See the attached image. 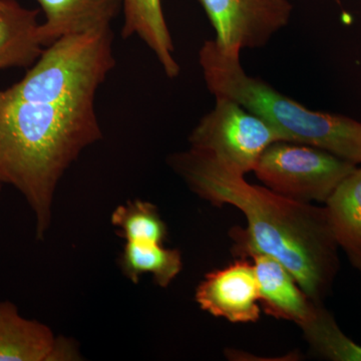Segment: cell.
<instances>
[{
    "instance_id": "obj_1",
    "label": "cell",
    "mask_w": 361,
    "mask_h": 361,
    "mask_svg": "<svg viewBox=\"0 0 361 361\" xmlns=\"http://www.w3.org/2000/svg\"><path fill=\"white\" fill-rule=\"evenodd\" d=\"M171 164L202 198L236 207L245 215L248 228L235 235L239 255L258 252L276 259L308 298L320 304L339 269L338 245L325 207L249 184L245 175L191 148L173 157Z\"/></svg>"
},
{
    "instance_id": "obj_2",
    "label": "cell",
    "mask_w": 361,
    "mask_h": 361,
    "mask_svg": "<svg viewBox=\"0 0 361 361\" xmlns=\"http://www.w3.org/2000/svg\"><path fill=\"white\" fill-rule=\"evenodd\" d=\"M101 137L94 102L33 103L0 90V183L18 189L32 207L39 238L49 228L59 180Z\"/></svg>"
},
{
    "instance_id": "obj_3",
    "label": "cell",
    "mask_w": 361,
    "mask_h": 361,
    "mask_svg": "<svg viewBox=\"0 0 361 361\" xmlns=\"http://www.w3.org/2000/svg\"><path fill=\"white\" fill-rule=\"evenodd\" d=\"M199 63L209 92L241 104L270 125L283 142L308 145L339 158L361 164V122L310 110L258 78L247 75L240 54L223 51L207 40L199 51Z\"/></svg>"
},
{
    "instance_id": "obj_4",
    "label": "cell",
    "mask_w": 361,
    "mask_h": 361,
    "mask_svg": "<svg viewBox=\"0 0 361 361\" xmlns=\"http://www.w3.org/2000/svg\"><path fill=\"white\" fill-rule=\"evenodd\" d=\"M111 30L68 35L44 47L23 80L4 92L33 103L94 102L115 68Z\"/></svg>"
},
{
    "instance_id": "obj_5",
    "label": "cell",
    "mask_w": 361,
    "mask_h": 361,
    "mask_svg": "<svg viewBox=\"0 0 361 361\" xmlns=\"http://www.w3.org/2000/svg\"><path fill=\"white\" fill-rule=\"evenodd\" d=\"M356 167L324 149L280 141L265 149L253 172L275 193L304 203H325Z\"/></svg>"
},
{
    "instance_id": "obj_6",
    "label": "cell",
    "mask_w": 361,
    "mask_h": 361,
    "mask_svg": "<svg viewBox=\"0 0 361 361\" xmlns=\"http://www.w3.org/2000/svg\"><path fill=\"white\" fill-rule=\"evenodd\" d=\"M282 141L276 130L237 102L216 97L189 137L191 149L215 157L237 172H253L265 149Z\"/></svg>"
},
{
    "instance_id": "obj_7",
    "label": "cell",
    "mask_w": 361,
    "mask_h": 361,
    "mask_svg": "<svg viewBox=\"0 0 361 361\" xmlns=\"http://www.w3.org/2000/svg\"><path fill=\"white\" fill-rule=\"evenodd\" d=\"M216 32L215 42L228 54L268 44L290 21L289 0H198Z\"/></svg>"
},
{
    "instance_id": "obj_8",
    "label": "cell",
    "mask_w": 361,
    "mask_h": 361,
    "mask_svg": "<svg viewBox=\"0 0 361 361\" xmlns=\"http://www.w3.org/2000/svg\"><path fill=\"white\" fill-rule=\"evenodd\" d=\"M202 310L231 322H256L260 317L254 265L238 260L207 275L196 292Z\"/></svg>"
},
{
    "instance_id": "obj_9",
    "label": "cell",
    "mask_w": 361,
    "mask_h": 361,
    "mask_svg": "<svg viewBox=\"0 0 361 361\" xmlns=\"http://www.w3.org/2000/svg\"><path fill=\"white\" fill-rule=\"evenodd\" d=\"M68 341L56 338L49 327L21 317L8 301L0 302V361L73 360Z\"/></svg>"
},
{
    "instance_id": "obj_10",
    "label": "cell",
    "mask_w": 361,
    "mask_h": 361,
    "mask_svg": "<svg viewBox=\"0 0 361 361\" xmlns=\"http://www.w3.org/2000/svg\"><path fill=\"white\" fill-rule=\"evenodd\" d=\"M44 14L39 35L44 47L61 37L110 30L123 0H35Z\"/></svg>"
},
{
    "instance_id": "obj_11",
    "label": "cell",
    "mask_w": 361,
    "mask_h": 361,
    "mask_svg": "<svg viewBox=\"0 0 361 361\" xmlns=\"http://www.w3.org/2000/svg\"><path fill=\"white\" fill-rule=\"evenodd\" d=\"M245 257L253 259L259 302L266 313L280 319L290 320L299 326L307 322L318 304L308 298L291 273L267 254L252 252Z\"/></svg>"
},
{
    "instance_id": "obj_12",
    "label": "cell",
    "mask_w": 361,
    "mask_h": 361,
    "mask_svg": "<svg viewBox=\"0 0 361 361\" xmlns=\"http://www.w3.org/2000/svg\"><path fill=\"white\" fill-rule=\"evenodd\" d=\"M39 11L26 8L16 0L0 4V71L30 68L44 47L39 35Z\"/></svg>"
},
{
    "instance_id": "obj_13",
    "label": "cell",
    "mask_w": 361,
    "mask_h": 361,
    "mask_svg": "<svg viewBox=\"0 0 361 361\" xmlns=\"http://www.w3.org/2000/svg\"><path fill=\"white\" fill-rule=\"evenodd\" d=\"M123 39L139 37L155 54L168 78L179 75L180 66L161 7V0H123Z\"/></svg>"
},
{
    "instance_id": "obj_14",
    "label": "cell",
    "mask_w": 361,
    "mask_h": 361,
    "mask_svg": "<svg viewBox=\"0 0 361 361\" xmlns=\"http://www.w3.org/2000/svg\"><path fill=\"white\" fill-rule=\"evenodd\" d=\"M325 204L337 245L361 273V168L349 173Z\"/></svg>"
},
{
    "instance_id": "obj_15",
    "label": "cell",
    "mask_w": 361,
    "mask_h": 361,
    "mask_svg": "<svg viewBox=\"0 0 361 361\" xmlns=\"http://www.w3.org/2000/svg\"><path fill=\"white\" fill-rule=\"evenodd\" d=\"M121 267L134 283L144 273H152L157 283L168 286L182 269L180 252L164 248L153 242H127L121 258Z\"/></svg>"
},
{
    "instance_id": "obj_16",
    "label": "cell",
    "mask_w": 361,
    "mask_h": 361,
    "mask_svg": "<svg viewBox=\"0 0 361 361\" xmlns=\"http://www.w3.org/2000/svg\"><path fill=\"white\" fill-rule=\"evenodd\" d=\"M308 342L320 355L336 361H361V346L348 338L331 314L316 305L307 322L301 325Z\"/></svg>"
},
{
    "instance_id": "obj_17",
    "label": "cell",
    "mask_w": 361,
    "mask_h": 361,
    "mask_svg": "<svg viewBox=\"0 0 361 361\" xmlns=\"http://www.w3.org/2000/svg\"><path fill=\"white\" fill-rule=\"evenodd\" d=\"M111 223L128 242L161 244L167 236V228L156 207L147 202L135 200L118 206L111 216Z\"/></svg>"
},
{
    "instance_id": "obj_18",
    "label": "cell",
    "mask_w": 361,
    "mask_h": 361,
    "mask_svg": "<svg viewBox=\"0 0 361 361\" xmlns=\"http://www.w3.org/2000/svg\"><path fill=\"white\" fill-rule=\"evenodd\" d=\"M1 2H2V0H0V4H1Z\"/></svg>"
},
{
    "instance_id": "obj_19",
    "label": "cell",
    "mask_w": 361,
    "mask_h": 361,
    "mask_svg": "<svg viewBox=\"0 0 361 361\" xmlns=\"http://www.w3.org/2000/svg\"><path fill=\"white\" fill-rule=\"evenodd\" d=\"M0 187H1V183H0Z\"/></svg>"
}]
</instances>
